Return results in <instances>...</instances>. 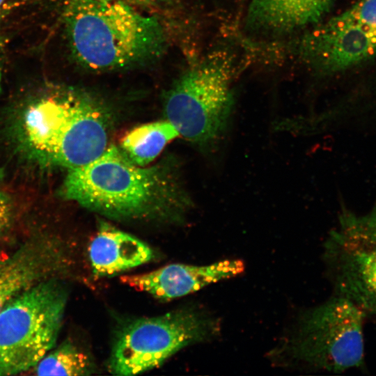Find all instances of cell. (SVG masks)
<instances>
[{
    "label": "cell",
    "mask_w": 376,
    "mask_h": 376,
    "mask_svg": "<svg viewBox=\"0 0 376 376\" xmlns=\"http://www.w3.org/2000/svg\"><path fill=\"white\" fill-rule=\"evenodd\" d=\"M61 194L118 220L168 218L189 204L167 169L136 165L113 145L93 162L68 170Z\"/></svg>",
    "instance_id": "1"
},
{
    "label": "cell",
    "mask_w": 376,
    "mask_h": 376,
    "mask_svg": "<svg viewBox=\"0 0 376 376\" xmlns=\"http://www.w3.org/2000/svg\"><path fill=\"white\" fill-rule=\"evenodd\" d=\"M64 19L75 58L93 70L141 63L157 56L165 45L156 17L117 0H70Z\"/></svg>",
    "instance_id": "2"
},
{
    "label": "cell",
    "mask_w": 376,
    "mask_h": 376,
    "mask_svg": "<svg viewBox=\"0 0 376 376\" xmlns=\"http://www.w3.org/2000/svg\"><path fill=\"white\" fill-rule=\"evenodd\" d=\"M366 313L338 295L302 313L269 352L284 367L340 373L363 365Z\"/></svg>",
    "instance_id": "3"
},
{
    "label": "cell",
    "mask_w": 376,
    "mask_h": 376,
    "mask_svg": "<svg viewBox=\"0 0 376 376\" xmlns=\"http://www.w3.org/2000/svg\"><path fill=\"white\" fill-rule=\"evenodd\" d=\"M23 129L28 145L49 162L72 169L108 148L110 118L95 100L75 93L43 97L29 106Z\"/></svg>",
    "instance_id": "4"
},
{
    "label": "cell",
    "mask_w": 376,
    "mask_h": 376,
    "mask_svg": "<svg viewBox=\"0 0 376 376\" xmlns=\"http://www.w3.org/2000/svg\"><path fill=\"white\" fill-rule=\"evenodd\" d=\"M234 72L232 56L217 52L174 83L165 97L164 113L180 136L205 149L224 140L234 109Z\"/></svg>",
    "instance_id": "5"
},
{
    "label": "cell",
    "mask_w": 376,
    "mask_h": 376,
    "mask_svg": "<svg viewBox=\"0 0 376 376\" xmlns=\"http://www.w3.org/2000/svg\"><path fill=\"white\" fill-rule=\"evenodd\" d=\"M68 300L55 277L42 281L0 311V376L28 370L54 347Z\"/></svg>",
    "instance_id": "6"
},
{
    "label": "cell",
    "mask_w": 376,
    "mask_h": 376,
    "mask_svg": "<svg viewBox=\"0 0 376 376\" xmlns=\"http://www.w3.org/2000/svg\"><path fill=\"white\" fill-rule=\"evenodd\" d=\"M220 321L195 308L130 320L117 331L108 362L116 375L140 374L189 345L217 337Z\"/></svg>",
    "instance_id": "7"
},
{
    "label": "cell",
    "mask_w": 376,
    "mask_h": 376,
    "mask_svg": "<svg viewBox=\"0 0 376 376\" xmlns=\"http://www.w3.org/2000/svg\"><path fill=\"white\" fill-rule=\"evenodd\" d=\"M323 258L336 295L376 315V205L363 214L342 207Z\"/></svg>",
    "instance_id": "8"
},
{
    "label": "cell",
    "mask_w": 376,
    "mask_h": 376,
    "mask_svg": "<svg viewBox=\"0 0 376 376\" xmlns=\"http://www.w3.org/2000/svg\"><path fill=\"white\" fill-rule=\"evenodd\" d=\"M295 49L298 57L313 69L335 73L376 55V31L340 13L306 33Z\"/></svg>",
    "instance_id": "9"
},
{
    "label": "cell",
    "mask_w": 376,
    "mask_h": 376,
    "mask_svg": "<svg viewBox=\"0 0 376 376\" xmlns=\"http://www.w3.org/2000/svg\"><path fill=\"white\" fill-rule=\"evenodd\" d=\"M244 269L242 260L227 259L207 265L171 264L147 273L123 276L120 280L156 299L169 300L194 292L211 283L239 276Z\"/></svg>",
    "instance_id": "10"
},
{
    "label": "cell",
    "mask_w": 376,
    "mask_h": 376,
    "mask_svg": "<svg viewBox=\"0 0 376 376\" xmlns=\"http://www.w3.org/2000/svg\"><path fill=\"white\" fill-rule=\"evenodd\" d=\"M65 254L57 242L48 240L27 242L11 256L0 260V311L18 295L54 277L65 265Z\"/></svg>",
    "instance_id": "11"
},
{
    "label": "cell",
    "mask_w": 376,
    "mask_h": 376,
    "mask_svg": "<svg viewBox=\"0 0 376 376\" xmlns=\"http://www.w3.org/2000/svg\"><path fill=\"white\" fill-rule=\"evenodd\" d=\"M336 0H250L246 25L252 31L284 34L318 23Z\"/></svg>",
    "instance_id": "12"
},
{
    "label": "cell",
    "mask_w": 376,
    "mask_h": 376,
    "mask_svg": "<svg viewBox=\"0 0 376 376\" xmlns=\"http://www.w3.org/2000/svg\"><path fill=\"white\" fill-rule=\"evenodd\" d=\"M93 274L112 276L150 261L152 249L137 237L107 223L100 226L88 248Z\"/></svg>",
    "instance_id": "13"
},
{
    "label": "cell",
    "mask_w": 376,
    "mask_h": 376,
    "mask_svg": "<svg viewBox=\"0 0 376 376\" xmlns=\"http://www.w3.org/2000/svg\"><path fill=\"white\" fill-rule=\"evenodd\" d=\"M177 129L168 120L146 123L128 132L120 142V150L134 164L146 166L165 146L179 136Z\"/></svg>",
    "instance_id": "14"
},
{
    "label": "cell",
    "mask_w": 376,
    "mask_h": 376,
    "mask_svg": "<svg viewBox=\"0 0 376 376\" xmlns=\"http://www.w3.org/2000/svg\"><path fill=\"white\" fill-rule=\"evenodd\" d=\"M38 375H89L95 372L90 357L71 342L51 350L34 367Z\"/></svg>",
    "instance_id": "15"
},
{
    "label": "cell",
    "mask_w": 376,
    "mask_h": 376,
    "mask_svg": "<svg viewBox=\"0 0 376 376\" xmlns=\"http://www.w3.org/2000/svg\"><path fill=\"white\" fill-rule=\"evenodd\" d=\"M342 14L357 24L376 31V0H357Z\"/></svg>",
    "instance_id": "16"
},
{
    "label": "cell",
    "mask_w": 376,
    "mask_h": 376,
    "mask_svg": "<svg viewBox=\"0 0 376 376\" xmlns=\"http://www.w3.org/2000/svg\"><path fill=\"white\" fill-rule=\"evenodd\" d=\"M11 219V207L8 199L0 193V236L9 225Z\"/></svg>",
    "instance_id": "17"
},
{
    "label": "cell",
    "mask_w": 376,
    "mask_h": 376,
    "mask_svg": "<svg viewBox=\"0 0 376 376\" xmlns=\"http://www.w3.org/2000/svg\"><path fill=\"white\" fill-rule=\"evenodd\" d=\"M146 1H152V2H157V1H166V0H146Z\"/></svg>",
    "instance_id": "18"
},
{
    "label": "cell",
    "mask_w": 376,
    "mask_h": 376,
    "mask_svg": "<svg viewBox=\"0 0 376 376\" xmlns=\"http://www.w3.org/2000/svg\"><path fill=\"white\" fill-rule=\"evenodd\" d=\"M4 0H0V5L3 2Z\"/></svg>",
    "instance_id": "19"
},
{
    "label": "cell",
    "mask_w": 376,
    "mask_h": 376,
    "mask_svg": "<svg viewBox=\"0 0 376 376\" xmlns=\"http://www.w3.org/2000/svg\"><path fill=\"white\" fill-rule=\"evenodd\" d=\"M0 83H1V74H0Z\"/></svg>",
    "instance_id": "20"
}]
</instances>
